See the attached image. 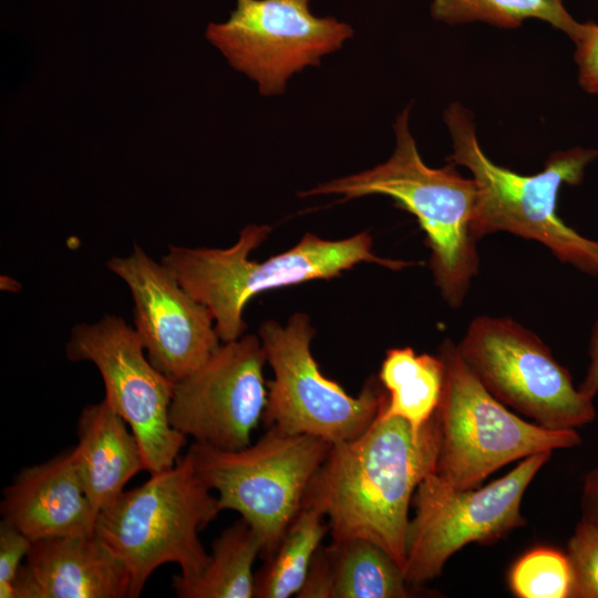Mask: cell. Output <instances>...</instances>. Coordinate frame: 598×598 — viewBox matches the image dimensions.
I'll list each match as a JSON object with an SVG mask.
<instances>
[{
	"label": "cell",
	"mask_w": 598,
	"mask_h": 598,
	"mask_svg": "<svg viewBox=\"0 0 598 598\" xmlns=\"http://www.w3.org/2000/svg\"><path fill=\"white\" fill-rule=\"evenodd\" d=\"M310 0H237L223 23H209L206 37L229 64L255 80L264 95L283 92L287 80L323 54L341 48L352 28L318 18Z\"/></svg>",
	"instance_id": "cell-12"
},
{
	"label": "cell",
	"mask_w": 598,
	"mask_h": 598,
	"mask_svg": "<svg viewBox=\"0 0 598 598\" xmlns=\"http://www.w3.org/2000/svg\"><path fill=\"white\" fill-rule=\"evenodd\" d=\"M457 351L498 401L550 430H577L596 419L594 400L530 330L509 318H475Z\"/></svg>",
	"instance_id": "cell-10"
},
{
	"label": "cell",
	"mask_w": 598,
	"mask_h": 598,
	"mask_svg": "<svg viewBox=\"0 0 598 598\" xmlns=\"http://www.w3.org/2000/svg\"><path fill=\"white\" fill-rule=\"evenodd\" d=\"M131 579L97 537L74 535L32 542L13 582L14 598H123Z\"/></svg>",
	"instance_id": "cell-15"
},
{
	"label": "cell",
	"mask_w": 598,
	"mask_h": 598,
	"mask_svg": "<svg viewBox=\"0 0 598 598\" xmlns=\"http://www.w3.org/2000/svg\"><path fill=\"white\" fill-rule=\"evenodd\" d=\"M437 354L445 378L435 411L440 446L434 474L444 485L477 487L514 461L580 444L577 430L546 429L509 411L480 382L451 339Z\"/></svg>",
	"instance_id": "cell-6"
},
{
	"label": "cell",
	"mask_w": 598,
	"mask_h": 598,
	"mask_svg": "<svg viewBox=\"0 0 598 598\" xmlns=\"http://www.w3.org/2000/svg\"><path fill=\"white\" fill-rule=\"evenodd\" d=\"M508 584L519 598H569L571 571L566 553L534 548L512 566Z\"/></svg>",
	"instance_id": "cell-23"
},
{
	"label": "cell",
	"mask_w": 598,
	"mask_h": 598,
	"mask_svg": "<svg viewBox=\"0 0 598 598\" xmlns=\"http://www.w3.org/2000/svg\"><path fill=\"white\" fill-rule=\"evenodd\" d=\"M453 154L448 162L467 168L478 187L475 228L480 238L506 231L547 247L561 262L598 275V239L567 226L557 214L563 185L581 183L586 168L598 158L597 148L575 146L553 153L544 169L520 175L492 162L476 137L472 114L460 103L444 113Z\"/></svg>",
	"instance_id": "cell-4"
},
{
	"label": "cell",
	"mask_w": 598,
	"mask_h": 598,
	"mask_svg": "<svg viewBox=\"0 0 598 598\" xmlns=\"http://www.w3.org/2000/svg\"><path fill=\"white\" fill-rule=\"evenodd\" d=\"M331 577V598H406L414 588L403 569L380 546L363 539L323 546Z\"/></svg>",
	"instance_id": "cell-20"
},
{
	"label": "cell",
	"mask_w": 598,
	"mask_h": 598,
	"mask_svg": "<svg viewBox=\"0 0 598 598\" xmlns=\"http://www.w3.org/2000/svg\"><path fill=\"white\" fill-rule=\"evenodd\" d=\"M444 378V363L439 354H417L410 347L388 350L379 372L388 399L379 416L401 417L420 434L440 404Z\"/></svg>",
	"instance_id": "cell-18"
},
{
	"label": "cell",
	"mask_w": 598,
	"mask_h": 598,
	"mask_svg": "<svg viewBox=\"0 0 598 598\" xmlns=\"http://www.w3.org/2000/svg\"><path fill=\"white\" fill-rule=\"evenodd\" d=\"M127 425L105 400L84 406L78 420L73 461L96 514L118 498L134 475L146 471L140 444Z\"/></svg>",
	"instance_id": "cell-17"
},
{
	"label": "cell",
	"mask_w": 598,
	"mask_h": 598,
	"mask_svg": "<svg viewBox=\"0 0 598 598\" xmlns=\"http://www.w3.org/2000/svg\"><path fill=\"white\" fill-rule=\"evenodd\" d=\"M410 105L394 123L395 148L383 164L299 193L342 195L344 200L385 195L413 214L431 250L430 268L443 299L451 308L463 303L478 271L475 219L478 187L448 163L429 167L421 158L409 130Z\"/></svg>",
	"instance_id": "cell-2"
},
{
	"label": "cell",
	"mask_w": 598,
	"mask_h": 598,
	"mask_svg": "<svg viewBox=\"0 0 598 598\" xmlns=\"http://www.w3.org/2000/svg\"><path fill=\"white\" fill-rule=\"evenodd\" d=\"M323 516L301 508L287 527L276 551L255 573L256 598L298 596L307 579L312 559L329 533Z\"/></svg>",
	"instance_id": "cell-21"
},
{
	"label": "cell",
	"mask_w": 598,
	"mask_h": 598,
	"mask_svg": "<svg viewBox=\"0 0 598 598\" xmlns=\"http://www.w3.org/2000/svg\"><path fill=\"white\" fill-rule=\"evenodd\" d=\"M331 445L312 435L267 430L240 450L195 442L187 454L197 476L218 494L220 511L237 512L257 532L265 560L301 509L307 487Z\"/></svg>",
	"instance_id": "cell-7"
},
{
	"label": "cell",
	"mask_w": 598,
	"mask_h": 598,
	"mask_svg": "<svg viewBox=\"0 0 598 598\" xmlns=\"http://www.w3.org/2000/svg\"><path fill=\"white\" fill-rule=\"evenodd\" d=\"M70 361H90L105 386V401L134 433L150 474L173 467L186 436L169 422L175 382L148 360L134 327L107 315L72 328L65 346Z\"/></svg>",
	"instance_id": "cell-11"
},
{
	"label": "cell",
	"mask_w": 598,
	"mask_h": 598,
	"mask_svg": "<svg viewBox=\"0 0 598 598\" xmlns=\"http://www.w3.org/2000/svg\"><path fill=\"white\" fill-rule=\"evenodd\" d=\"M582 522L598 529V463L587 473L581 491Z\"/></svg>",
	"instance_id": "cell-27"
},
{
	"label": "cell",
	"mask_w": 598,
	"mask_h": 598,
	"mask_svg": "<svg viewBox=\"0 0 598 598\" xmlns=\"http://www.w3.org/2000/svg\"><path fill=\"white\" fill-rule=\"evenodd\" d=\"M553 453L522 460L512 471L484 487L444 485L434 473L417 486L405 536L404 576L419 588L439 577L446 561L465 545L489 544L526 525L523 496Z\"/></svg>",
	"instance_id": "cell-9"
},
{
	"label": "cell",
	"mask_w": 598,
	"mask_h": 598,
	"mask_svg": "<svg viewBox=\"0 0 598 598\" xmlns=\"http://www.w3.org/2000/svg\"><path fill=\"white\" fill-rule=\"evenodd\" d=\"M32 542L16 527L0 524V597L14 598L13 582Z\"/></svg>",
	"instance_id": "cell-25"
},
{
	"label": "cell",
	"mask_w": 598,
	"mask_h": 598,
	"mask_svg": "<svg viewBox=\"0 0 598 598\" xmlns=\"http://www.w3.org/2000/svg\"><path fill=\"white\" fill-rule=\"evenodd\" d=\"M432 17L447 24L484 22L514 29L527 19H537L560 30L573 41L580 23L563 0H431Z\"/></svg>",
	"instance_id": "cell-22"
},
{
	"label": "cell",
	"mask_w": 598,
	"mask_h": 598,
	"mask_svg": "<svg viewBox=\"0 0 598 598\" xmlns=\"http://www.w3.org/2000/svg\"><path fill=\"white\" fill-rule=\"evenodd\" d=\"M588 357V368L578 389L587 398L594 400L598 394V319L591 330Z\"/></svg>",
	"instance_id": "cell-28"
},
{
	"label": "cell",
	"mask_w": 598,
	"mask_h": 598,
	"mask_svg": "<svg viewBox=\"0 0 598 598\" xmlns=\"http://www.w3.org/2000/svg\"><path fill=\"white\" fill-rule=\"evenodd\" d=\"M106 266L131 291L134 329L148 360L172 381L198 370L219 348L208 308L141 246L128 256L112 257Z\"/></svg>",
	"instance_id": "cell-14"
},
{
	"label": "cell",
	"mask_w": 598,
	"mask_h": 598,
	"mask_svg": "<svg viewBox=\"0 0 598 598\" xmlns=\"http://www.w3.org/2000/svg\"><path fill=\"white\" fill-rule=\"evenodd\" d=\"M573 42L578 83L584 91L598 96V23L581 22Z\"/></svg>",
	"instance_id": "cell-26"
},
{
	"label": "cell",
	"mask_w": 598,
	"mask_h": 598,
	"mask_svg": "<svg viewBox=\"0 0 598 598\" xmlns=\"http://www.w3.org/2000/svg\"><path fill=\"white\" fill-rule=\"evenodd\" d=\"M315 332L309 317L300 312L283 326L274 320L260 324L258 337L274 371L261 422L267 430L312 435L331 444L353 440L375 420L386 391L370 379L352 396L324 377L310 349Z\"/></svg>",
	"instance_id": "cell-8"
},
{
	"label": "cell",
	"mask_w": 598,
	"mask_h": 598,
	"mask_svg": "<svg viewBox=\"0 0 598 598\" xmlns=\"http://www.w3.org/2000/svg\"><path fill=\"white\" fill-rule=\"evenodd\" d=\"M439 446L435 413L420 434L401 417L378 414L361 435L331 445L302 507L328 519L331 542L368 539L404 571L409 508L419 484L435 471Z\"/></svg>",
	"instance_id": "cell-1"
},
{
	"label": "cell",
	"mask_w": 598,
	"mask_h": 598,
	"mask_svg": "<svg viewBox=\"0 0 598 598\" xmlns=\"http://www.w3.org/2000/svg\"><path fill=\"white\" fill-rule=\"evenodd\" d=\"M266 362L258 336H241L220 344L204 365L175 382L172 426L213 447L248 446L267 405Z\"/></svg>",
	"instance_id": "cell-13"
},
{
	"label": "cell",
	"mask_w": 598,
	"mask_h": 598,
	"mask_svg": "<svg viewBox=\"0 0 598 598\" xmlns=\"http://www.w3.org/2000/svg\"><path fill=\"white\" fill-rule=\"evenodd\" d=\"M218 499L197 476L186 453L166 471L124 491L97 514L95 534L126 567L130 598H136L154 570L167 563L190 579L206 567L198 533L220 513Z\"/></svg>",
	"instance_id": "cell-5"
},
{
	"label": "cell",
	"mask_w": 598,
	"mask_h": 598,
	"mask_svg": "<svg viewBox=\"0 0 598 598\" xmlns=\"http://www.w3.org/2000/svg\"><path fill=\"white\" fill-rule=\"evenodd\" d=\"M266 225H248L229 248L171 245L161 262L179 285L210 311L223 342L239 339L247 326L243 312L256 295L306 282L330 279L360 262L400 270L412 262L378 257L372 237L362 231L342 240H327L307 234L291 249L258 262L250 252L270 234Z\"/></svg>",
	"instance_id": "cell-3"
},
{
	"label": "cell",
	"mask_w": 598,
	"mask_h": 598,
	"mask_svg": "<svg viewBox=\"0 0 598 598\" xmlns=\"http://www.w3.org/2000/svg\"><path fill=\"white\" fill-rule=\"evenodd\" d=\"M565 553L571 571L569 598H598V529L579 520Z\"/></svg>",
	"instance_id": "cell-24"
},
{
	"label": "cell",
	"mask_w": 598,
	"mask_h": 598,
	"mask_svg": "<svg viewBox=\"0 0 598 598\" xmlns=\"http://www.w3.org/2000/svg\"><path fill=\"white\" fill-rule=\"evenodd\" d=\"M2 520L31 542L92 535L97 514L78 476L72 450L21 470L2 492Z\"/></svg>",
	"instance_id": "cell-16"
},
{
	"label": "cell",
	"mask_w": 598,
	"mask_h": 598,
	"mask_svg": "<svg viewBox=\"0 0 598 598\" xmlns=\"http://www.w3.org/2000/svg\"><path fill=\"white\" fill-rule=\"evenodd\" d=\"M257 532L240 517L212 545L206 567L190 579L173 578L181 598H251L255 596L254 563L261 553Z\"/></svg>",
	"instance_id": "cell-19"
}]
</instances>
